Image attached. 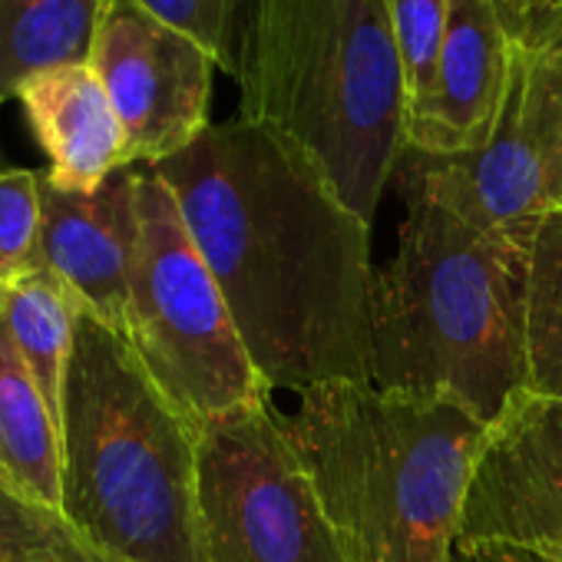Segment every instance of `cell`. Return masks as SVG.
I'll return each mask as SVG.
<instances>
[{"label":"cell","instance_id":"1","mask_svg":"<svg viewBox=\"0 0 562 562\" xmlns=\"http://www.w3.org/2000/svg\"><path fill=\"white\" fill-rule=\"evenodd\" d=\"M271 391L371 381V222L274 130L232 116L149 166Z\"/></svg>","mask_w":562,"mask_h":562},{"label":"cell","instance_id":"9","mask_svg":"<svg viewBox=\"0 0 562 562\" xmlns=\"http://www.w3.org/2000/svg\"><path fill=\"white\" fill-rule=\"evenodd\" d=\"M90 67L123 123L130 166H159L212 126L215 60L139 0H106Z\"/></svg>","mask_w":562,"mask_h":562},{"label":"cell","instance_id":"19","mask_svg":"<svg viewBox=\"0 0 562 562\" xmlns=\"http://www.w3.org/2000/svg\"><path fill=\"white\" fill-rule=\"evenodd\" d=\"M139 4L192 37L222 74L238 80L251 0H139Z\"/></svg>","mask_w":562,"mask_h":562},{"label":"cell","instance_id":"13","mask_svg":"<svg viewBox=\"0 0 562 562\" xmlns=\"http://www.w3.org/2000/svg\"><path fill=\"white\" fill-rule=\"evenodd\" d=\"M31 133L50 159L47 179L67 192H93L130 166L123 123L90 64L57 67L18 93Z\"/></svg>","mask_w":562,"mask_h":562},{"label":"cell","instance_id":"26","mask_svg":"<svg viewBox=\"0 0 562 562\" xmlns=\"http://www.w3.org/2000/svg\"><path fill=\"white\" fill-rule=\"evenodd\" d=\"M453 562H467V555H463V552L457 549V555H453Z\"/></svg>","mask_w":562,"mask_h":562},{"label":"cell","instance_id":"21","mask_svg":"<svg viewBox=\"0 0 562 562\" xmlns=\"http://www.w3.org/2000/svg\"><path fill=\"white\" fill-rule=\"evenodd\" d=\"M387 8H391L394 37L401 47L404 74H407V106L414 116L430 93L437 54H440V41L447 31L453 0H387Z\"/></svg>","mask_w":562,"mask_h":562},{"label":"cell","instance_id":"11","mask_svg":"<svg viewBox=\"0 0 562 562\" xmlns=\"http://www.w3.org/2000/svg\"><path fill=\"white\" fill-rule=\"evenodd\" d=\"M136 169L113 172L93 192L57 189L41 172L44 265L103 325L126 331L130 278L139 241Z\"/></svg>","mask_w":562,"mask_h":562},{"label":"cell","instance_id":"25","mask_svg":"<svg viewBox=\"0 0 562 562\" xmlns=\"http://www.w3.org/2000/svg\"><path fill=\"white\" fill-rule=\"evenodd\" d=\"M11 166H8V159H4V149H0V172H8Z\"/></svg>","mask_w":562,"mask_h":562},{"label":"cell","instance_id":"5","mask_svg":"<svg viewBox=\"0 0 562 562\" xmlns=\"http://www.w3.org/2000/svg\"><path fill=\"white\" fill-rule=\"evenodd\" d=\"M285 420L348 562H453L483 420L371 381L308 387Z\"/></svg>","mask_w":562,"mask_h":562},{"label":"cell","instance_id":"24","mask_svg":"<svg viewBox=\"0 0 562 562\" xmlns=\"http://www.w3.org/2000/svg\"><path fill=\"white\" fill-rule=\"evenodd\" d=\"M552 212H562V162H559V182H555V202Z\"/></svg>","mask_w":562,"mask_h":562},{"label":"cell","instance_id":"3","mask_svg":"<svg viewBox=\"0 0 562 562\" xmlns=\"http://www.w3.org/2000/svg\"><path fill=\"white\" fill-rule=\"evenodd\" d=\"M238 116L299 146L374 222L407 153V74L387 0H251Z\"/></svg>","mask_w":562,"mask_h":562},{"label":"cell","instance_id":"12","mask_svg":"<svg viewBox=\"0 0 562 562\" xmlns=\"http://www.w3.org/2000/svg\"><path fill=\"white\" fill-rule=\"evenodd\" d=\"M513 50L499 0H453L424 106L411 116L407 149L424 156L476 153L496 120Z\"/></svg>","mask_w":562,"mask_h":562},{"label":"cell","instance_id":"7","mask_svg":"<svg viewBox=\"0 0 562 562\" xmlns=\"http://www.w3.org/2000/svg\"><path fill=\"white\" fill-rule=\"evenodd\" d=\"M509 24V74L486 143L447 159L407 149L397 172L424 182L470 222L532 248L552 212L562 162V8L536 0Z\"/></svg>","mask_w":562,"mask_h":562},{"label":"cell","instance_id":"8","mask_svg":"<svg viewBox=\"0 0 562 562\" xmlns=\"http://www.w3.org/2000/svg\"><path fill=\"white\" fill-rule=\"evenodd\" d=\"M205 562H348L271 397L199 430Z\"/></svg>","mask_w":562,"mask_h":562},{"label":"cell","instance_id":"27","mask_svg":"<svg viewBox=\"0 0 562 562\" xmlns=\"http://www.w3.org/2000/svg\"><path fill=\"white\" fill-rule=\"evenodd\" d=\"M552 4H559V8H562V0H552Z\"/></svg>","mask_w":562,"mask_h":562},{"label":"cell","instance_id":"14","mask_svg":"<svg viewBox=\"0 0 562 562\" xmlns=\"http://www.w3.org/2000/svg\"><path fill=\"white\" fill-rule=\"evenodd\" d=\"M0 480L60 509V424L24 364L0 305Z\"/></svg>","mask_w":562,"mask_h":562},{"label":"cell","instance_id":"18","mask_svg":"<svg viewBox=\"0 0 562 562\" xmlns=\"http://www.w3.org/2000/svg\"><path fill=\"white\" fill-rule=\"evenodd\" d=\"M0 562H110L57 509L0 480Z\"/></svg>","mask_w":562,"mask_h":562},{"label":"cell","instance_id":"20","mask_svg":"<svg viewBox=\"0 0 562 562\" xmlns=\"http://www.w3.org/2000/svg\"><path fill=\"white\" fill-rule=\"evenodd\" d=\"M41 172H0V289L44 268Z\"/></svg>","mask_w":562,"mask_h":562},{"label":"cell","instance_id":"15","mask_svg":"<svg viewBox=\"0 0 562 562\" xmlns=\"http://www.w3.org/2000/svg\"><path fill=\"white\" fill-rule=\"evenodd\" d=\"M106 0H0V103L57 67L90 64Z\"/></svg>","mask_w":562,"mask_h":562},{"label":"cell","instance_id":"16","mask_svg":"<svg viewBox=\"0 0 562 562\" xmlns=\"http://www.w3.org/2000/svg\"><path fill=\"white\" fill-rule=\"evenodd\" d=\"M0 305H4V322L24 364L31 368L50 414L60 424L64 378L83 312L80 299L44 265L41 271L0 289Z\"/></svg>","mask_w":562,"mask_h":562},{"label":"cell","instance_id":"4","mask_svg":"<svg viewBox=\"0 0 562 562\" xmlns=\"http://www.w3.org/2000/svg\"><path fill=\"white\" fill-rule=\"evenodd\" d=\"M60 513L110 562H205L199 427L87 308L60 397Z\"/></svg>","mask_w":562,"mask_h":562},{"label":"cell","instance_id":"6","mask_svg":"<svg viewBox=\"0 0 562 562\" xmlns=\"http://www.w3.org/2000/svg\"><path fill=\"white\" fill-rule=\"evenodd\" d=\"M136 209L139 241L123 338L146 374L199 430L271 397L172 189L149 166L136 169Z\"/></svg>","mask_w":562,"mask_h":562},{"label":"cell","instance_id":"10","mask_svg":"<svg viewBox=\"0 0 562 562\" xmlns=\"http://www.w3.org/2000/svg\"><path fill=\"white\" fill-rule=\"evenodd\" d=\"M483 542H562V397L519 391L486 424L467 483L457 549Z\"/></svg>","mask_w":562,"mask_h":562},{"label":"cell","instance_id":"2","mask_svg":"<svg viewBox=\"0 0 562 562\" xmlns=\"http://www.w3.org/2000/svg\"><path fill=\"white\" fill-rule=\"evenodd\" d=\"M407 215L374 278L371 384L440 397L483 424L529 384V248L394 176Z\"/></svg>","mask_w":562,"mask_h":562},{"label":"cell","instance_id":"17","mask_svg":"<svg viewBox=\"0 0 562 562\" xmlns=\"http://www.w3.org/2000/svg\"><path fill=\"white\" fill-rule=\"evenodd\" d=\"M526 345V391L562 397V212H549L532 235Z\"/></svg>","mask_w":562,"mask_h":562},{"label":"cell","instance_id":"22","mask_svg":"<svg viewBox=\"0 0 562 562\" xmlns=\"http://www.w3.org/2000/svg\"><path fill=\"white\" fill-rule=\"evenodd\" d=\"M467 562H562V542L552 546H509V542H483L473 549H460Z\"/></svg>","mask_w":562,"mask_h":562},{"label":"cell","instance_id":"23","mask_svg":"<svg viewBox=\"0 0 562 562\" xmlns=\"http://www.w3.org/2000/svg\"><path fill=\"white\" fill-rule=\"evenodd\" d=\"M499 4H503L506 18H522L536 4V0H499Z\"/></svg>","mask_w":562,"mask_h":562}]
</instances>
